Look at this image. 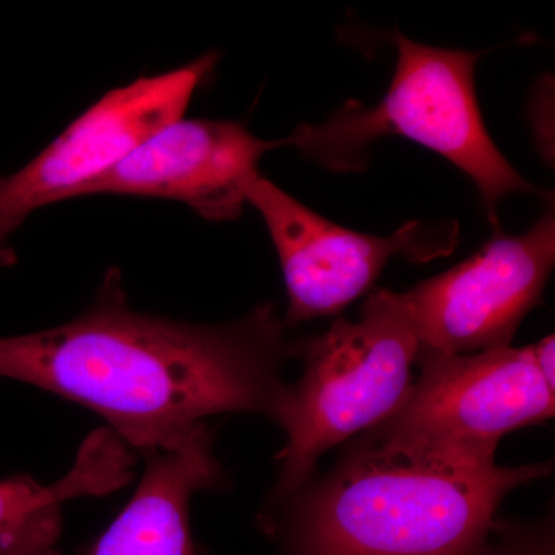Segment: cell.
<instances>
[{
	"instance_id": "3",
	"label": "cell",
	"mask_w": 555,
	"mask_h": 555,
	"mask_svg": "<svg viewBox=\"0 0 555 555\" xmlns=\"http://www.w3.org/2000/svg\"><path fill=\"white\" fill-rule=\"evenodd\" d=\"M396 75L375 107L350 102L321 126L299 127L287 138L306 156L337 171L364 169V153L385 137H403L447 158L476 184L499 232L500 201L539 193L496 149L478 107L480 54L437 49L397 33Z\"/></svg>"
},
{
	"instance_id": "9",
	"label": "cell",
	"mask_w": 555,
	"mask_h": 555,
	"mask_svg": "<svg viewBox=\"0 0 555 555\" xmlns=\"http://www.w3.org/2000/svg\"><path fill=\"white\" fill-rule=\"evenodd\" d=\"M287 145L264 141L236 120L178 119L155 131L116 166L76 192L142 196L185 204L208 221L243 215L266 153Z\"/></svg>"
},
{
	"instance_id": "7",
	"label": "cell",
	"mask_w": 555,
	"mask_h": 555,
	"mask_svg": "<svg viewBox=\"0 0 555 555\" xmlns=\"http://www.w3.org/2000/svg\"><path fill=\"white\" fill-rule=\"evenodd\" d=\"M554 261L551 207L524 235L496 233L455 268L401 294L420 352L465 356L511 346L539 306Z\"/></svg>"
},
{
	"instance_id": "1",
	"label": "cell",
	"mask_w": 555,
	"mask_h": 555,
	"mask_svg": "<svg viewBox=\"0 0 555 555\" xmlns=\"http://www.w3.org/2000/svg\"><path fill=\"white\" fill-rule=\"evenodd\" d=\"M287 357L272 305L219 326L145 315L130 308L119 270L109 269L90 308L72 323L0 338V378L91 409L139 451L210 415L275 420Z\"/></svg>"
},
{
	"instance_id": "8",
	"label": "cell",
	"mask_w": 555,
	"mask_h": 555,
	"mask_svg": "<svg viewBox=\"0 0 555 555\" xmlns=\"http://www.w3.org/2000/svg\"><path fill=\"white\" fill-rule=\"evenodd\" d=\"M276 248L288 295L284 326L337 315L374 286L387 261L403 255L430 261L455 246L452 232L411 221L390 236L367 235L343 228L292 198L261 175L247 192Z\"/></svg>"
},
{
	"instance_id": "13",
	"label": "cell",
	"mask_w": 555,
	"mask_h": 555,
	"mask_svg": "<svg viewBox=\"0 0 555 555\" xmlns=\"http://www.w3.org/2000/svg\"><path fill=\"white\" fill-rule=\"evenodd\" d=\"M61 534V516L47 518L10 555H62L56 546Z\"/></svg>"
},
{
	"instance_id": "6",
	"label": "cell",
	"mask_w": 555,
	"mask_h": 555,
	"mask_svg": "<svg viewBox=\"0 0 555 555\" xmlns=\"http://www.w3.org/2000/svg\"><path fill=\"white\" fill-rule=\"evenodd\" d=\"M217 53L109 90L27 166L0 177V268L16 264L11 240L36 210L75 198L131 150L184 116L195 91L217 67Z\"/></svg>"
},
{
	"instance_id": "11",
	"label": "cell",
	"mask_w": 555,
	"mask_h": 555,
	"mask_svg": "<svg viewBox=\"0 0 555 555\" xmlns=\"http://www.w3.org/2000/svg\"><path fill=\"white\" fill-rule=\"evenodd\" d=\"M134 456L112 429L87 438L72 469L54 485L30 476L0 480V555H10L61 505L83 495H104L129 483Z\"/></svg>"
},
{
	"instance_id": "14",
	"label": "cell",
	"mask_w": 555,
	"mask_h": 555,
	"mask_svg": "<svg viewBox=\"0 0 555 555\" xmlns=\"http://www.w3.org/2000/svg\"><path fill=\"white\" fill-rule=\"evenodd\" d=\"M535 363L540 372L545 375L547 382L554 386V337L543 338L542 341L532 345Z\"/></svg>"
},
{
	"instance_id": "12",
	"label": "cell",
	"mask_w": 555,
	"mask_h": 555,
	"mask_svg": "<svg viewBox=\"0 0 555 555\" xmlns=\"http://www.w3.org/2000/svg\"><path fill=\"white\" fill-rule=\"evenodd\" d=\"M483 551L478 555H555L554 528L550 520L535 525H505L496 521Z\"/></svg>"
},
{
	"instance_id": "4",
	"label": "cell",
	"mask_w": 555,
	"mask_h": 555,
	"mask_svg": "<svg viewBox=\"0 0 555 555\" xmlns=\"http://www.w3.org/2000/svg\"><path fill=\"white\" fill-rule=\"evenodd\" d=\"M418 352L401 294L385 288L369 295L357 321L338 318L326 334L288 346L305 371L286 386L275 416L287 441L273 503L313 480L327 449L382 425L404 403Z\"/></svg>"
},
{
	"instance_id": "5",
	"label": "cell",
	"mask_w": 555,
	"mask_h": 555,
	"mask_svg": "<svg viewBox=\"0 0 555 555\" xmlns=\"http://www.w3.org/2000/svg\"><path fill=\"white\" fill-rule=\"evenodd\" d=\"M404 403L364 437L389 454L489 465L506 434L553 418L554 386L532 346L465 356L418 352Z\"/></svg>"
},
{
	"instance_id": "10",
	"label": "cell",
	"mask_w": 555,
	"mask_h": 555,
	"mask_svg": "<svg viewBox=\"0 0 555 555\" xmlns=\"http://www.w3.org/2000/svg\"><path fill=\"white\" fill-rule=\"evenodd\" d=\"M144 473L122 513L89 555H203L190 528V500L224 483L206 423L139 449Z\"/></svg>"
},
{
	"instance_id": "2",
	"label": "cell",
	"mask_w": 555,
	"mask_h": 555,
	"mask_svg": "<svg viewBox=\"0 0 555 555\" xmlns=\"http://www.w3.org/2000/svg\"><path fill=\"white\" fill-rule=\"evenodd\" d=\"M551 470L406 459L361 437L326 477L273 503L268 528L283 555H478L503 499Z\"/></svg>"
}]
</instances>
